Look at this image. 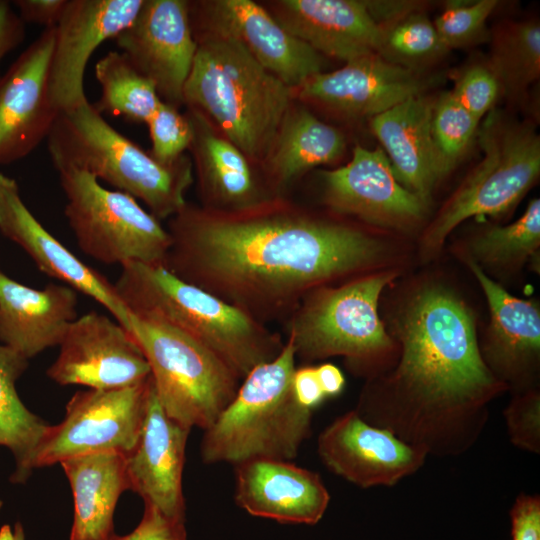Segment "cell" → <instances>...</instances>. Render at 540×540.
Masks as SVG:
<instances>
[{
    "label": "cell",
    "mask_w": 540,
    "mask_h": 540,
    "mask_svg": "<svg viewBox=\"0 0 540 540\" xmlns=\"http://www.w3.org/2000/svg\"><path fill=\"white\" fill-rule=\"evenodd\" d=\"M344 218L285 197L235 212L186 203L169 218L164 266L263 324L284 323L312 290L382 269L388 244Z\"/></svg>",
    "instance_id": "obj_1"
},
{
    "label": "cell",
    "mask_w": 540,
    "mask_h": 540,
    "mask_svg": "<svg viewBox=\"0 0 540 540\" xmlns=\"http://www.w3.org/2000/svg\"><path fill=\"white\" fill-rule=\"evenodd\" d=\"M396 293L382 318L395 360L366 380L355 411L428 456L461 455L482 434L490 404L508 390L481 357L476 316L460 293L424 276Z\"/></svg>",
    "instance_id": "obj_2"
},
{
    "label": "cell",
    "mask_w": 540,
    "mask_h": 540,
    "mask_svg": "<svg viewBox=\"0 0 540 540\" xmlns=\"http://www.w3.org/2000/svg\"><path fill=\"white\" fill-rule=\"evenodd\" d=\"M114 286L130 313L158 319L191 337L241 381L284 346L285 341L268 325L182 280L163 264H125Z\"/></svg>",
    "instance_id": "obj_3"
},
{
    "label": "cell",
    "mask_w": 540,
    "mask_h": 540,
    "mask_svg": "<svg viewBox=\"0 0 540 540\" xmlns=\"http://www.w3.org/2000/svg\"><path fill=\"white\" fill-rule=\"evenodd\" d=\"M197 44L184 102L213 119L249 160L265 162L290 110L291 88L231 37L208 33Z\"/></svg>",
    "instance_id": "obj_4"
},
{
    "label": "cell",
    "mask_w": 540,
    "mask_h": 540,
    "mask_svg": "<svg viewBox=\"0 0 540 540\" xmlns=\"http://www.w3.org/2000/svg\"><path fill=\"white\" fill-rule=\"evenodd\" d=\"M399 274L380 269L305 295L283 323L295 357L305 364L342 357L351 373L366 380L386 371L397 349L380 302Z\"/></svg>",
    "instance_id": "obj_5"
},
{
    "label": "cell",
    "mask_w": 540,
    "mask_h": 540,
    "mask_svg": "<svg viewBox=\"0 0 540 540\" xmlns=\"http://www.w3.org/2000/svg\"><path fill=\"white\" fill-rule=\"evenodd\" d=\"M54 167L82 169L98 180L141 200L160 221L187 203L192 164L183 155L159 162L150 151L114 129L89 101L58 115L48 137Z\"/></svg>",
    "instance_id": "obj_6"
},
{
    "label": "cell",
    "mask_w": 540,
    "mask_h": 540,
    "mask_svg": "<svg viewBox=\"0 0 540 540\" xmlns=\"http://www.w3.org/2000/svg\"><path fill=\"white\" fill-rule=\"evenodd\" d=\"M295 360L293 346L286 340L274 359L258 365L241 381L232 401L204 430V463L235 466L252 459L297 457L311 434L313 411L294 395Z\"/></svg>",
    "instance_id": "obj_7"
},
{
    "label": "cell",
    "mask_w": 540,
    "mask_h": 540,
    "mask_svg": "<svg viewBox=\"0 0 540 540\" xmlns=\"http://www.w3.org/2000/svg\"><path fill=\"white\" fill-rule=\"evenodd\" d=\"M476 139L482 160L424 229L420 253L430 259L452 231L472 217L510 213L540 175V137L535 127L495 108L480 123Z\"/></svg>",
    "instance_id": "obj_8"
},
{
    "label": "cell",
    "mask_w": 540,
    "mask_h": 540,
    "mask_svg": "<svg viewBox=\"0 0 540 540\" xmlns=\"http://www.w3.org/2000/svg\"><path fill=\"white\" fill-rule=\"evenodd\" d=\"M130 333L148 361L166 414L190 429L209 428L241 379L208 348L158 319L131 313Z\"/></svg>",
    "instance_id": "obj_9"
},
{
    "label": "cell",
    "mask_w": 540,
    "mask_h": 540,
    "mask_svg": "<svg viewBox=\"0 0 540 540\" xmlns=\"http://www.w3.org/2000/svg\"><path fill=\"white\" fill-rule=\"evenodd\" d=\"M64 214L80 249L104 264H163L170 235L159 219L127 193L104 188L92 174L60 167Z\"/></svg>",
    "instance_id": "obj_10"
},
{
    "label": "cell",
    "mask_w": 540,
    "mask_h": 540,
    "mask_svg": "<svg viewBox=\"0 0 540 540\" xmlns=\"http://www.w3.org/2000/svg\"><path fill=\"white\" fill-rule=\"evenodd\" d=\"M151 383L76 392L63 420L45 429L33 455L32 468L99 453L128 455L136 446L145 418Z\"/></svg>",
    "instance_id": "obj_11"
},
{
    "label": "cell",
    "mask_w": 540,
    "mask_h": 540,
    "mask_svg": "<svg viewBox=\"0 0 540 540\" xmlns=\"http://www.w3.org/2000/svg\"><path fill=\"white\" fill-rule=\"evenodd\" d=\"M320 176L328 210L363 225L409 230L427 213L429 202L400 184L382 149L356 146L346 165Z\"/></svg>",
    "instance_id": "obj_12"
},
{
    "label": "cell",
    "mask_w": 540,
    "mask_h": 540,
    "mask_svg": "<svg viewBox=\"0 0 540 540\" xmlns=\"http://www.w3.org/2000/svg\"><path fill=\"white\" fill-rule=\"evenodd\" d=\"M59 347L47 375L60 385L108 390L136 385L151 375L131 333L96 311L77 317Z\"/></svg>",
    "instance_id": "obj_13"
},
{
    "label": "cell",
    "mask_w": 540,
    "mask_h": 540,
    "mask_svg": "<svg viewBox=\"0 0 540 540\" xmlns=\"http://www.w3.org/2000/svg\"><path fill=\"white\" fill-rule=\"evenodd\" d=\"M132 65L155 84L160 99L181 105L197 51L188 2L144 0L134 21L115 37Z\"/></svg>",
    "instance_id": "obj_14"
},
{
    "label": "cell",
    "mask_w": 540,
    "mask_h": 540,
    "mask_svg": "<svg viewBox=\"0 0 540 540\" xmlns=\"http://www.w3.org/2000/svg\"><path fill=\"white\" fill-rule=\"evenodd\" d=\"M317 453L328 470L365 489L397 485L417 473L428 457L421 448L368 423L355 410L338 416L322 430Z\"/></svg>",
    "instance_id": "obj_15"
},
{
    "label": "cell",
    "mask_w": 540,
    "mask_h": 540,
    "mask_svg": "<svg viewBox=\"0 0 540 540\" xmlns=\"http://www.w3.org/2000/svg\"><path fill=\"white\" fill-rule=\"evenodd\" d=\"M55 34L56 27L44 28L0 76V165L34 151L59 115L49 90Z\"/></svg>",
    "instance_id": "obj_16"
},
{
    "label": "cell",
    "mask_w": 540,
    "mask_h": 540,
    "mask_svg": "<svg viewBox=\"0 0 540 540\" xmlns=\"http://www.w3.org/2000/svg\"><path fill=\"white\" fill-rule=\"evenodd\" d=\"M485 296L489 322L478 339L492 375L513 394L537 389L540 371V308L512 295L472 262H465Z\"/></svg>",
    "instance_id": "obj_17"
},
{
    "label": "cell",
    "mask_w": 540,
    "mask_h": 540,
    "mask_svg": "<svg viewBox=\"0 0 540 540\" xmlns=\"http://www.w3.org/2000/svg\"><path fill=\"white\" fill-rule=\"evenodd\" d=\"M144 0H68L56 26L49 71L52 102L62 113L88 101L84 74L94 51L136 18Z\"/></svg>",
    "instance_id": "obj_18"
},
{
    "label": "cell",
    "mask_w": 540,
    "mask_h": 540,
    "mask_svg": "<svg viewBox=\"0 0 540 540\" xmlns=\"http://www.w3.org/2000/svg\"><path fill=\"white\" fill-rule=\"evenodd\" d=\"M0 232L18 244L43 273L93 298L131 331V313L114 284L51 235L24 203L16 180L1 172Z\"/></svg>",
    "instance_id": "obj_19"
},
{
    "label": "cell",
    "mask_w": 540,
    "mask_h": 540,
    "mask_svg": "<svg viewBox=\"0 0 540 540\" xmlns=\"http://www.w3.org/2000/svg\"><path fill=\"white\" fill-rule=\"evenodd\" d=\"M202 23L214 34L237 40L267 71L289 88H299L321 73L323 57L288 32L267 10L251 0H216L201 4Z\"/></svg>",
    "instance_id": "obj_20"
},
{
    "label": "cell",
    "mask_w": 540,
    "mask_h": 540,
    "mask_svg": "<svg viewBox=\"0 0 540 540\" xmlns=\"http://www.w3.org/2000/svg\"><path fill=\"white\" fill-rule=\"evenodd\" d=\"M432 77L391 63L374 53L345 62L340 69L318 73L298 89L308 99L353 117L378 115L415 96L426 94Z\"/></svg>",
    "instance_id": "obj_21"
},
{
    "label": "cell",
    "mask_w": 540,
    "mask_h": 540,
    "mask_svg": "<svg viewBox=\"0 0 540 540\" xmlns=\"http://www.w3.org/2000/svg\"><path fill=\"white\" fill-rule=\"evenodd\" d=\"M190 430L166 414L151 378L140 436L134 449L124 456L129 490L137 493L144 505L180 520H185L182 475Z\"/></svg>",
    "instance_id": "obj_22"
},
{
    "label": "cell",
    "mask_w": 540,
    "mask_h": 540,
    "mask_svg": "<svg viewBox=\"0 0 540 540\" xmlns=\"http://www.w3.org/2000/svg\"><path fill=\"white\" fill-rule=\"evenodd\" d=\"M234 497L247 513L283 524L314 525L330 502L318 473L291 461L267 458L235 465Z\"/></svg>",
    "instance_id": "obj_23"
},
{
    "label": "cell",
    "mask_w": 540,
    "mask_h": 540,
    "mask_svg": "<svg viewBox=\"0 0 540 540\" xmlns=\"http://www.w3.org/2000/svg\"><path fill=\"white\" fill-rule=\"evenodd\" d=\"M273 17L319 54L348 62L378 53L381 28L366 1L282 0Z\"/></svg>",
    "instance_id": "obj_24"
},
{
    "label": "cell",
    "mask_w": 540,
    "mask_h": 540,
    "mask_svg": "<svg viewBox=\"0 0 540 540\" xmlns=\"http://www.w3.org/2000/svg\"><path fill=\"white\" fill-rule=\"evenodd\" d=\"M77 303V291L65 284L34 289L0 272V344L28 360L59 346Z\"/></svg>",
    "instance_id": "obj_25"
},
{
    "label": "cell",
    "mask_w": 540,
    "mask_h": 540,
    "mask_svg": "<svg viewBox=\"0 0 540 540\" xmlns=\"http://www.w3.org/2000/svg\"><path fill=\"white\" fill-rule=\"evenodd\" d=\"M194 128V151L201 207L221 212L247 210L278 196L261 179L249 159L224 136L213 134L196 111L188 114Z\"/></svg>",
    "instance_id": "obj_26"
},
{
    "label": "cell",
    "mask_w": 540,
    "mask_h": 540,
    "mask_svg": "<svg viewBox=\"0 0 540 540\" xmlns=\"http://www.w3.org/2000/svg\"><path fill=\"white\" fill-rule=\"evenodd\" d=\"M434 99L411 97L370 118L396 179L427 202L437 184L430 134Z\"/></svg>",
    "instance_id": "obj_27"
},
{
    "label": "cell",
    "mask_w": 540,
    "mask_h": 540,
    "mask_svg": "<svg viewBox=\"0 0 540 540\" xmlns=\"http://www.w3.org/2000/svg\"><path fill=\"white\" fill-rule=\"evenodd\" d=\"M70 483L74 518L70 540H109L122 492L129 490L125 458L117 452L72 457L59 463Z\"/></svg>",
    "instance_id": "obj_28"
},
{
    "label": "cell",
    "mask_w": 540,
    "mask_h": 540,
    "mask_svg": "<svg viewBox=\"0 0 540 540\" xmlns=\"http://www.w3.org/2000/svg\"><path fill=\"white\" fill-rule=\"evenodd\" d=\"M346 149L343 134L306 109L289 110L264 162L278 197L309 170L337 161Z\"/></svg>",
    "instance_id": "obj_29"
},
{
    "label": "cell",
    "mask_w": 540,
    "mask_h": 540,
    "mask_svg": "<svg viewBox=\"0 0 540 540\" xmlns=\"http://www.w3.org/2000/svg\"><path fill=\"white\" fill-rule=\"evenodd\" d=\"M461 258L485 274L508 275L525 265L536 266L540 249V199H532L523 214L507 225H489L476 231L463 245Z\"/></svg>",
    "instance_id": "obj_30"
},
{
    "label": "cell",
    "mask_w": 540,
    "mask_h": 540,
    "mask_svg": "<svg viewBox=\"0 0 540 540\" xmlns=\"http://www.w3.org/2000/svg\"><path fill=\"white\" fill-rule=\"evenodd\" d=\"M27 367L28 359L0 344V446L14 456L16 467L10 480L18 484L31 475L35 449L48 426L17 394L16 381Z\"/></svg>",
    "instance_id": "obj_31"
},
{
    "label": "cell",
    "mask_w": 540,
    "mask_h": 540,
    "mask_svg": "<svg viewBox=\"0 0 540 540\" xmlns=\"http://www.w3.org/2000/svg\"><path fill=\"white\" fill-rule=\"evenodd\" d=\"M487 60L501 95L520 101L540 76V26L536 20L510 21L490 35Z\"/></svg>",
    "instance_id": "obj_32"
},
{
    "label": "cell",
    "mask_w": 540,
    "mask_h": 540,
    "mask_svg": "<svg viewBox=\"0 0 540 540\" xmlns=\"http://www.w3.org/2000/svg\"><path fill=\"white\" fill-rule=\"evenodd\" d=\"M101 96L94 107L103 115L147 123L162 102L152 80L120 51H109L95 64Z\"/></svg>",
    "instance_id": "obj_33"
},
{
    "label": "cell",
    "mask_w": 540,
    "mask_h": 540,
    "mask_svg": "<svg viewBox=\"0 0 540 540\" xmlns=\"http://www.w3.org/2000/svg\"><path fill=\"white\" fill-rule=\"evenodd\" d=\"M379 25L377 54L391 63L420 71L449 52L433 21L417 8Z\"/></svg>",
    "instance_id": "obj_34"
},
{
    "label": "cell",
    "mask_w": 540,
    "mask_h": 540,
    "mask_svg": "<svg viewBox=\"0 0 540 540\" xmlns=\"http://www.w3.org/2000/svg\"><path fill=\"white\" fill-rule=\"evenodd\" d=\"M481 121L446 91L435 97L430 134L436 181L445 179L463 160Z\"/></svg>",
    "instance_id": "obj_35"
},
{
    "label": "cell",
    "mask_w": 540,
    "mask_h": 540,
    "mask_svg": "<svg viewBox=\"0 0 540 540\" xmlns=\"http://www.w3.org/2000/svg\"><path fill=\"white\" fill-rule=\"evenodd\" d=\"M498 4L497 0L447 1L433 21L447 49L468 48L490 41L487 20Z\"/></svg>",
    "instance_id": "obj_36"
},
{
    "label": "cell",
    "mask_w": 540,
    "mask_h": 540,
    "mask_svg": "<svg viewBox=\"0 0 540 540\" xmlns=\"http://www.w3.org/2000/svg\"><path fill=\"white\" fill-rule=\"evenodd\" d=\"M146 124L152 143L150 152L159 162L174 163L191 147L193 125L176 107L162 101Z\"/></svg>",
    "instance_id": "obj_37"
},
{
    "label": "cell",
    "mask_w": 540,
    "mask_h": 540,
    "mask_svg": "<svg viewBox=\"0 0 540 540\" xmlns=\"http://www.w3.org/2000/svg\"><path fill=\"white\" fill-rule=\"evenodd\" d=\"M455 99L474 117L481 121L501 95L499 81L488 61L465 65L451 75Z\"/></svg>",
    "instance_id": "obj_38"
},
{
    "label": "cell",
    "mask_w": 540,
    "mask_h": 540,
    "mask_svg": "<svg viewBox=\"0 0 540 540\" xmlns=\"http://www.w3.org/2000/svg\"><path fill=\"white\" fill-rule=\"evenodd\" d=\"M511 443L524 451L540 453V391L532 389L513 394L504 410Z\"/></svg>",
    "instance_id": "obj_39"
},
{
    "label": "cell",
    "mask_w": 540,
    "mask_h": 540,
    "mask_svg": "<svg viewBox=\"0 0 540 540\" xmlns=\"http://www.w3.org/2000/svg\"><path fill=\"white\" fill-rule=\"evenodd\" d=\"M184 522L145 505L143 517L132 532L123 536L113 534L109 540H187Z\"/></svg>",
    "instance_id": "obj_40"
},
{
    "label": "cell",
    "mask_w": 540,
    "mask_h": 540,
    "mask_svg": "<svg viewBox=\"0 0 540 540\" xmlns=\"http://www.w3.org/2000/svg\"><path fill=\"white\" fill-rule=\"evenodd\" d=\"M512 540H540V496L520 493L510 509Z\"/></svg>",
    "instance_id": "obj_41"
},
{
    "label": "cell",
    "mask_w": 540,
    "mask_h": 540,
    "mask_svg": "<svg viewBox=\"0 0 540 540\" xmlns=\"http://www.w3.org/2000/svg\"><path fill=\"white\" fill-rule=\"evenodd\" d=\"M68 0H15L12 5L22 21L44 28L56 27Z\"/></svg>",
    "instance_id": "obj_42"
},
{
    "label": "cell",
    "mask_w": 540,
    "mask_h": 540,
    "mask_svg": "<svg viewBox=\"0 0 540 540\" xmlns=\"http://www.w3.org/2000/svg\"><path fill=\"white\" fill-rule=\"evenodd\" d=\"M292 387L297 401L311 411L327 399L319 383L316 366L304 364L296 367Z\"/></svg>",
    "instance_id": "obj_43"
},
{
    "label": "cell",
    "mask_w": 540,
    "mask_h": 540,
    "mask_svg": "<svg viewBox=\"0 0 540 540\" xmlns=\"http://www.w3.org/2000/svg\"><path fill=\"white\" fill-rule=\"evenodd\" d=\"M12 2L0 0V63L25 38V23Z\"/></svg>",
    "instance_id": "obj_44"
},
{
    "label": "cell",
    "mask_w": 540,
    "mask_h": 540,
    "mask_svg": "<svg viewBox=\"0 0 540 540\" xmlns=\"http://www.w3.org/2000/svg\"><path fill=\"white\" fill-rule=\"evenodd\" d=\"M316 372L326 398L337 397L343 392L345 377L336 365L330 362L322 363L316 366Z\"/></svg>",
    "instance_id": "obj_45"
},
{
    "label": "cell",
    "mask_w": 540,
    "mask_h": 540,
    "mask_svg": "<svg viewBox=\"0 0 540 540\" xmlns=\"http://www.w3.org/2000/svg\"><path fill=\"white\" fill-rule=\"evenodd\" d=\"M0 540H15L14 531L8 524L0 528Z\"/></svg>",
    "instance_id": "obj_46"
},
{
    "label": "cell",
    "mask_w": 540,
    "mask_h": 540,
    "mask_svg": "<svg viewBox=\"0 0 540 540\" xmlns=\"http://www.w3.org/2000/svg\"><path fill=\"white\" fill-rule=\"evenodd\" d=\"M15 540H25L24 529L21 522L17 521L13 527Z\"/></svg>",
    "instance_id": "obj_47"
},
{
    "label": "cell",
    "mask_w": 540,
    "mask_h": 540,
    "mask_svg": "<svg viewBox=\"0 0 540 540\" xmlns=\"http://www.w3.org/2000/svg\"><path fill=\"white\" fill-rule=\"evenodd\" d=\"M2 506H3V502H2V500L0 499V511H1Z\"/></svg>",
    "instance_id": "obj_48"
}]
</instances>
